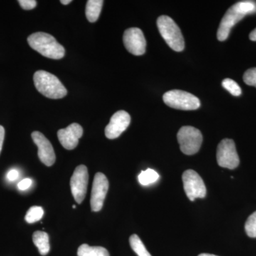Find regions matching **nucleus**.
Masks as SVG:
<instances>
[{"mask_svg": "<svg viewBox=\"0 0 256 256\" xmlns=\"http://www.w3.org/2000/svg\"><path fill=\"white\" fill-rule=\"evenodd\" d=\"M32 138L34 142L38 146V156L42 162L46 166H52L56 161V154L50 140L38 131L32 132Z\"/></svg>", "mask_w": 256, "mask_h": 256, "instance_id": "ddd939ff", "label": "nucleus"}, {"mask_svg": "<svg viewBox=\"0 0 256 256\" xmlns=\"http://www.w3.org/2000/svg\"><path fill=\"white\" fill-rule=\"evenodd\" d=\"M32 181L30 178H24L18 184V188L22 191L28 190L31 186Z\"/></svg>", "mask_w": 256, "mask_h": 256, "instance_id": "393cba45", "label": "nucleus"}, {"mask_svg": "<svg viewBox=\"0 0 256 256\" xmlns=\"http://www.w3.org/2000/svg\"><path fill=\"white\" fill-rule=\"evenodd\" d=\"M34 244L38 248V252L42 256H46L50 250V237L46 232H34L33 234Z\"/></svg>", "mask_w": 256, "mask_h": 256, "instance_id": "2eb2a0df", "label": "nucleus"}, {"mask_svg": "<svg viewBox=\"0 0 256 256\" xmlns=\"http://www.w3.org/2000/svg\"><path fill=\"white\" fill-rule=\"evenodd\" d=\"M160 175L156 170L152 169L146 170L142 171L138 176L139 182L143 186H148L152 184L156 183L159 180Z\"/></svg>", "mask_w": 256, "mask_h": 256, "instance_id": "6ab92c4d", "label": "nucleus"}, {"mask_svg": "<svg viewBox=\"0 0 256 256\" xmlns=\"http://www.w3.org/2000/svg\"><path fill=\"white\" fill-rule=\"evenodd\" d=\"M20 6L25 10H31L36 8V1L35 0H20L18 1Z\"/></svg>", "mask_w": 256, "mask_h": 256, "instance_id": "b1692460", "label": "nucleus"}, {"mask_svg": "<svg viewBox=\"0 0 256 256\" xmlns=\"http://www.w3.org/2000/svg\"><path fill=\"white\" fill-rule=\"evenodd\" d=\"M156 24L160 34L172 50L178 52L184 50V40L182 34L172 18L162 15L158 18Z\"/></svg>", "mask_w": 256, "mask_h": 256, "instance_id": "20e7f679", "label": "nucleus"}, {"mask_svg": "<svg viewBox=\"0 0 256 256\" xmlns=\"http://www.w3.org/2000/svg\"><path fill=\"white\" fill-rule=\"evenodd\" d=\"M244 80L247 85L256 88V68L248 69L244 75Z\"/></svg>", "mask_w": 256, "mask_h": 256, "instance_id": "5701e85b", "label": "nucleus"}, {"mask_svg": "<svg viewBox=\"0 0 256 256\" xmlns=\"http://www.w3.org/2000/svg\"><path fill=\"white\" fill-rule=\"evenodd\" d=\"M82 128L78 124H72L58 131V140L65 149L72 150L78 146L79 139L82 137Z\"/></svg>", "mask_w": 256, "mask_h": 256, "instance_id": "4468645a", "label": "nucleus"}, {"mask_svg": "<svg viewBox=\"0 0 256 256\" xmlns=\"http://www.w3.org/2000/svg\"><path fill=\"white\" fill-rule=\"evenodd\" d=\"M124 43L130 53L141 56L146 53V40L142 30L139 28H128L124 32Z\"/></svg>", "mask_w": 256, "mask_h": 256, "instance_id": "9b49d317", "label": "nucleus"}, {"mask_svg": "<svg viewBox=\"0 0 256 256\" xmlns=\"http://www.w3.org/2000/svg\"><path fill=\"white\" fill-rule=\"evenodd\" d=\"M180 150L186 156L196 154L201 148L203 136L201 131L192 126H184L178 133Z\"/></svg>", "mask_w": 256, "mask_h": 256, "instance_id": "423d86ee", "label": "nucleus"}, {"mask_svg": "<svg viewBox=\"0 0 256 256\" xmlns=\"http://www.w3.org/2000/svg\"><path fill=\"white\" fill-rule=\"evenodd\" d=\"M131 118L127 112L119 110L111 117L110 122L106 126V138L110 140L116 139L126 131L130 124Z\"/></svg>", "mask_w": 256, "mask_h": 256, "instance_id": "f8f14e48", "label": "nucleus"}, {"mask_svg": "<svg viewBox=\"0 0 256 256\" xmlns=\"http://www.w3.org/2000/svg\"><path fill=\"white\" fill-rule=\"evenodd\" d=\"M88 178V172L85 165L77 166L70 178L72 193L78 204H82L86 195Z\"/></svg>", "mask_w": 256, "mask_h": 256, "instance_id": "1a4fd4ad", "label": "nucleus"}, {"mask_svg": "<svg viewBox=\"0 0 256 256\" xmlns=\"http://www.w3.org/2000/svg\"><path fill=\"white\" fill-rule=\"evenodd\" d=\"M163 100L166 106L182 110H197L200 107L198 98L190 92L180 90H172L165 92Z\"/></svg>", "mask_w": 256, "mask_h": 256, "instance_id": "39448f33", "label": "nucleus"}, {"mask_svg": "<svg viewBox=\"0 0 256 256\" xmlns=\"http://www.w3.org/2000/svg\"><path fill=\"white\" fill-rule=\"evenodd\" d=\"M245 230L250 238H256V212L248 218L245 224Z\"/></svg>", "mask_w": 256, "mask_h": 256, "instance_id": "4be33fe9", "label": "nucleus"}, {"mask_svg": "<svg viewBox=\"0 0 256 256\" xmlns=\"http://www.w3.org/2000/svg\"><path fill=\"white\" fill-rule=\"evenodd\" d=\"M5 131L4 128L0 126V153L2 149L3 142H4Z\"/></svg>", "mask_w": 256, "mask_h": 256, "instance_id": "bb28decb", "label": "nucleus"}, {"mask_svg": "<svg viewBox=\"0 0 256 256\" xmlns=\"http://www.w3.org/2000/svg\"><path fill=\"white\" fill-rule=\"evenodd\" d=\"M198 256H215V255H213V254H200V255H198Z\"/></svg>", "mask_w": 256, "mask_h": 256, "instance_id": "c756f323", "label": "nucleus"}, {"mask_svg": "<svg viewBox=\"0 0 256 256\" xmlns=\"http://www.w3.org/2000/svg\"><path fill=\"white\" fill-rule=\"evenodd\" d=\"M184 190L190 201L197 198H203L206 195V188L203 180L196 172L192 170L185 171L182 174Z\"/></svg>", "mask_w": 256, "mask_h": 256, "instance_id": "6e6552de", "label": "nucleus"}, {"mask_svg": "<svg viewBox=\"0 0 256 256\" xmlns=\"http://www.w3.org/2000/svg\"><path fill=\"white\" fill-rule=\"evenodd\" d=\"M216 160L222 168L234 170L238 166L240 160L233 140L224 139L217 148Z\"/></svg>", "mask_w": 256, "mask_h": 256, "instance_id": "0eeeda50", "label": "nucleus"}, {"mask_svg": "<svg viewBox=\"0 0 256 256\" xmlns=\"http://www.w3.org/2000/svg\"><path fill=\"white\" fill-rule=\"evenodd\" d=\"M104 2L102 0H88L86 8V15L90 22H96L100 16Z\"/></svg>", "mask_w": 256, "mask_h": 256, "instance_id": "dca6fc26", "label": "nucleus"}, {"mask_svg": "<svg viewBox=\"0 0 256 256\" xmlns=\"http://www.w3.org/2000/svg\"><path fill=\"white\" fill-rule=\"evenodd\" d=\"M108 188V180L106 175L100 172L96 174L92 182L90 198V206L92 212H99L102 210Z\"/></svg>", "mask_w": 256, "mask_h": 256, "instance_id": "9d476101", "label": "nucleus"}, {"mask_svg": "<svg viewBox=\"0 0 256 256\" xmlns=\"http://www.w3.org/2000/svg\"><path fill=\"white\" fill-rule=\"evenodd\" d=\"M256 12V3L252 1H242L230 6L220 21L217 32V38L220 42L227 40L230 30L248 14Z\"/></svg>", "mask_w": 256, "mask_h": 256, "instance_id": "f257e3e1", "label": "nucleus"}, {"mask_svg": "<svg viewBox=\"0 0 256 256\" xmlns=\"http://www.w3.org/2000/svg\"><path fill=\"white\" fill-rule=\"evenodd\" d=\"M18 170H12L10 171L8 174V178L10 181H14L18 178Z\"/></svg>", "mask_w": 256, "mask_h": 256, "instance_id": "a878e982", "label": "nucleus"}, {"mask_svg": "<svg viewBox=\"0 0 256 256\" xmlns=\"http://www.w3.org/2000/svg\"><path fill=\"white\" fill-rule=\"evenodd\" d=\"M78 256H110L109 252L104 247L90 246L88 244H82L78 248Z\"/></svg>", "mask_w": 256, "mask_h": 256, "instance_id": "f3484780", "label": "nucleus"}, {"mask_svg": "<svg viewBox=\"0 0 256 256\" xmlns=\"http://www.w3.org/2000/svg\"><path fill=\"white\" fill-rule=\"evenodd\" d=\"M34 82L37 90L50 99H60L67 95L65 86L53 74L38 70L34 75Z\"/></svg>", "mask_w": 256, "mask_h": 256, "instance_id": "7ed1b4c3", "label": "nucleus"}, {"mask_svg": "<svg viewBox=\"0 0 256 256\" xmlns=\"http://www.w3.org/2000/svg\"><path fill=\"white\" fill-rule=\"evenodd\" d=\"M72 2V0H62V1H60V3L64 5H67L70 4Z\"/></svg>", "mask_w": 256, "mask_h": 256, "instance_id": "c85d7f7f", "label": "nucleus"}, {"mask_svg": "<svg viewBox=\"0 0 256 256\" xmlns=\"http://www.w3.org/2000/svg\"><path fill=\"white\" fill-rule=\"evenodd\" d=\"M249 38L252 41L256 42V28L254 31L250 32V35H249Z\"/></svg>", "mask_w": 256, "mask_h": 256, "instance_id": "cd10ccee", "label": "nucleus"}, {"mask_svg": "<svg viewBox=\"0 0 256 256\" xmlns=\"http://www.w3.org/2000/svg\"><path fill=\"white\" fill-rule=\"evenodd\" d=\"M130 245L138 256H152L141 239L136 234H133L130 237Z\"/></svg>", "mask_w": 256, "mask_h": 256, "instance_id": "a211bd4d", "label": "nucleus"}, {"mask_svg": "<svg viewBox=\"0 0 256 256\" xmlns=\"http://www.w3.org/2000/svg\"><path fill=\"white\" fill-rule=\"evenodd\" d=\"M28 42L34 50L52 60H60L65 55V50L50 34L36 32L28 37Z\"/></svg>", "mask_w": 256, "mask_h": 256, "instance_id": "f03ea898", "label": "nucleus"}, {"mask_svg": "<svg viewBox=\"0 0 256 256\" xmlns=\"http://www.w3.org/2000/svg\"><path fill=\"white\" fill-rule=\"evenodd\" d=\"M222 86L226 90H228L232 95L234 96H239L242 94V89L239 86L238 84L234 80L230 78L224 79L222 82Z\"/></svg>", "mask_w": 256, "mask_h": 256, "instance_id": "412c9836", "label": "nucleus"}, {"mask_svg": "<svg viewBox=\"0 0 256 256\" xmlns=\"http://www.w3.org/2000/svg\"><path fill=\"white\" fill-rule=\"evenodd\" d=\"M44 210L41 206H32L25 216V220L28 224H33L41 220L44 216Z\"/></svg>", "mask_w": 256, "mask_h": 256, "instance_id": "aec40b11", "label": "nucleus"}]
</instances>
